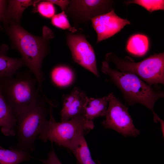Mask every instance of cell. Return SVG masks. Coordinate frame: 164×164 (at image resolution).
I'll return each mask as SVG.
<instances>
[{"label":"cell","mask_w":164,"mask_h":164,"mask_svg":"<svg viewBox=\"0 0 164 164\" xmlns=\"http://www.w3.org/2000/svg\"><path fill=\"white\" fill-rule=\"evenodd\" d=\"M149 46L147 37L138 34L133 35L129 39L126 49L129 53L138 56L144 55L147 52Z\"/></svg>","instance_id":"cell-17"},{"label":"cell","mask_w":164,"mask_h":164,"mask_svg":"<svg viewBox=\"0 0 164 164\" xmlns=\"http://www.w3.org/2000/svg\"><path fill=\"white\" fill-rule=\"evenodd\" d=\"M53 4H55L60 6L62 11H65L68 7L70 0H46Z\"/></svg>","instance_id":"cell-24"},{"label":"cell","mask_w":164,"mask_h":164,"mask_svg":"<svg viewBox=\"0 0 164 164\" xmlns=\"http://www.w3.org/2000/svg\"><path fill=\"white\" fill-rule=\"evenodd\" d=\"M17 119L4 98L0 88V127L6 136H14Z\"/></svg>","instance_id":"cell-13"},{"label":"cell","mask_w":164,"mask_h":164,"mask_svg":"<svg viewBox=\"0 0 164 164\" xmlns=\"http://www.w3.org/2000/svg\"><path fill=\"white\" fill-rule=\"evenodd\" d=\"M101 71L118 88L129 104L138 103L144 105L152 111L154 121H157L159 117L153 107L158 99L163 97L162 91H156L134 74L111 68L106 61L102 63Z\"/></svg>","instance_id":"cell-3"},{"label":"cell","mask_w":164,"mask_h":164,"mask_svg":"<svg viewBox=\"0 0 164 164\" xmlns=\"http://www.w3.org/2000/svg\"><path fill=\"white\" fill-rule=\"evenodd\" d=\"M56 101L47 98L42 93L38 99L22 112L17 117L15 135L17 142L9 149H17L29 153L34 150V142L49 119Z\"/></svg>","instance_id":"cell-2"},{"label":"cell","mask_w":164,"mask_h":164,"mask_svg":"<svg viewBox=\"0 0 164 164\" xmlns=\"http://www.w3.org/2000/svg\"><path fill=\"white\" fill-rule=\"evenodd\" d=\"M109 98L105 118L102 125L106 129L114 130L125 137H136L140 131L135 126L128 111V108L111 92Z\"/></svg>","instance_id":"cell-7"},{"label":"cell","mask_w":164,"mask_h":164,"mask_svg":"<svg viewBox=\"0 0 164 164\" xmlns=\"http://www.w3.org/2000/svg\"><path fill=\"white\" fill-rule=\"evenodd\" d=\"M42 0H12L9 1L3 20L5 23L12 22L19 24L24 10L28 6Z\"/></svg>","instance_id":"cell-15"},{"label":"cell","mask_w":164,"mask_h":164,"mask_svg":"<svg viewBox=\"0 0 164 164\" xmlns=\"http://www.w3.org/2000/svg\"><path fill=\"white\" fill-rule=\"evenodd\" d=\"M67 16L64 11L55 15L51 19L52 24L55 26L63 29H67L73 33L77 29L74 27L72 26L67 18Z\"/></svg>","instance_id":"cell-21"},{"label":"cell","mask_w":164,"mask_h":164,"mask_svg":"<svg viewBox=\"0 0 164 164\" xmlns=\"http://www.w3.org/2000/svg\"><path fill=\"white\" fill-rule=\"evenodd\" d=\"M63 105L60 112L61 121L83 115L84 105L88 97L84 91L75 87L69 94L63 95Z\"/></svg>","instance_id":"cell-11"},{"label":"cell","mask_w":164,"mask_h":164,"mask_svg":"<svg viewBox=\"0 0 164 164\" xmlns=\"http://www.w3.org/2000/svg\"><path fill=\"white\" fill-rule=\"evenodd\" d=\"M66 39L73 60L99 77L94 51L86 37L71 32L67 34Z\"/></svg>","instance_id":"cell-9"},{"label":"cell","mask_w":164,"mask_h":164,"mask_svg":"<svg viewBox=\"0 0 164 164\" xmlns=\"http://www.w3.org/2000/svg\"><path fill=\"white\" fill-rule=\"evenodd\" d=\"M126 3L138 4L150 12L164 9V1L162 0H134L127 1Z\"/></svg>","instance_id":"cell-20"},{"label":"cell","mask_w":164,"mask_h":164,"mask_svg":"<svg viewBox=\"0 0 164 164\" xmlns=\"http://www.w3.org/2000/svg\"><path fill=\"white\" fill-rule=\"evenodd\" d=\"M70 151L79 164H100L98 160H94L91 156L87 142L83 137Z\"/></svg>","instance_id":"cell-19"},{"label":"cell","mask_w":164,"mask_h":164,"mask_svg":"<svg viewBox=\"0 0 164 164\" xmlns=\"http://www.w3.org/2000/svg\"><path fill=\"white\" fill-rule=\"evenodd\" d=\"M105 61L112 62L121 72L134 74L150 86L164 84V53L155 54L135 62L126 56L121 59L113 53L107 54Z\"/></svg>","instance_id":"cell-6"},{"label":"cell","mask_w":164,"mask_h":164,"mask_svg":"<svg viewBox=\"0 0 164 164\" xmlns=\"http://www.w3.org/2000/svg\"><path fill=\"white\" fill-rule=\"evenodd\" d=\"M39 160L45 164H62L57 156L52 145L51 150L48 153V158Z\"/></svg>","instance_id":"cell-23"},{"label":"cell","mask_w":164,"mask_h":164,"mask_svg":"<svg viewBox=\"0 0 164 164\" xmlns=\"http://www.w3.org/2000/svg\"><path fill=\"white\" fill-rule=\"evenodd\" d=\"M8 26L7 32L16 48L20 53L26 65L33 73L41 88L44 78L41 70L42 63L48 52V41L53 36L52 31L44 28L43 36L32 35L19 24L12 22Z\"/></svg>","instance_id":"cell-1"},{"label":"cell","mask_w":164,"mask_h":164,"mask_svg":"<svg viewBox=\"0 0 164 164\" xmlns=\"http://www.w3.org/2000/svg\"><path fill=\"white\" fill-rule=\"evenodd\" d=\"M52 111L48 121L38 137L44 142L50 140L71 150L94 127L93 121L87 120L83 115L57 122Z\"/></svg>","instance_id":"cell-5"},{"label":"cell","mask_w":164,"mask_h":164,"mask_svg":"<svg viewBox=\"0 0 164 164\" xmlns=\"http://www.w3.org/2000/svg\"><path fill=\"white\" fill-rule=\"evenodd\" d=\"M6 47L0 48V80L13 76L25 65L22 58H15L7 56Z\"/></svg>","instance_id":"cell-14"},{"label":"cell","mask_w":164,"mask_h":164,"mask_svg":"<svg viewBox=\"0 0 164 164\" xmlns=\"http://www.w3.org/2000/svg\"><path fill=\"white\" fill-rule=\"evenodd\" d=\"M53 81L57 86L66 87L72 83L74 79L72 70L69 67L59 65L54 67L51 73Z\"/></svg>","instance_id":"cell-18"},{"label":"cell","mask_w":164,"mask_h":164,"mask_svg":"<svg viewBox=\"0 0 164 164\" xmlns=\"http://www.w3.org/2000/svg\"><path fill=\"white\" fill-rule=\"evenodd\" d=\"M91 21L97 34V43L112 36L130 24L127 18L123 19L117 15L114 9L94 17Z\"/></svg>","instance_id":"cell-10"},{"label":"cell","mask_w":164,"mask_h":164,"mask_svg":"<svg viewBox=\"0 0 164 164\" xmlns=\"http://www.w3.org/2000/svg\"><path fill=\"white\" fill-rule=\"evenodd\" d=\"M38 5L37 10L43 16L50 18H52L55 12L53 4L46 0H42Z\"/></svg>","instance_id":"cell-22"},{"label":"cell","mask_w":164,"mask_h":164,"mask_svg":"<svg viewBox=\"0 0 164 164\" xmlns=\"http://www.w3.org/2000/svg\"><path fill=\"white\" fill-rule=\"evenodd\" d=\"M5 149L0 145V164H19L32 158L30 153L22 150Z\"/></svg>","instance_id":"cell-16"},{"label":"cell","mask_w":164,"mask_h":164,"mask_svg":"<svg viewBox=\"0 0 164 164\" xmlns=\"http://www.w3.org/2000/svg\"><path fill=\"white\" fill-rule=\"evenodd\" d=\"M6 1L0 0V22L3 20L4 17L6 10ZM0 25V28H1Z\"/></svg>","instance_id":"cell-25"},{"label":"cell","mask_w":164,"mask_h":164,"mask_svg":"<svg viewBox=\"0 0 164 164\" xmlns=\"http://www.w3.org/2000/svg\"><path fill=\"white\" fill-rule=\"evenodd\" d=\"M35 77L24 72L0 80L2 94L16 118L34 104L43 92Z\"/></svg>","instance_id":"cell-4"},{"label":"cell","mask_w":164,"mask_h":164,"mask_svg":"<svg viewBox=\"0 0 164 164\" xmlns=\"http://www.w3.org/2000/svg\"><path fill=\"white\" fill-rule=\"evenodd\" d=\"M113 1L108 0H71L64 11L75 26L87 25L91 19L112 9Z\"/></svg>","instance_id":"cell-8"},{"label":"cell","mask_w":164,"mask_h":164,"mask_svg":"<svg viewBox=\"0 0 164 164\" xmlns=\"http://www.w3.org/2000/svg\"><path fill=\"white\" fill-rule=\"evenodd\" d=\"M109 95L101 98L88 97L86 102L83 115L87 120L93 121L100 117L105 116L107 109Z\"/></svg>","instance_id":"cell-12"}]
</instances>
